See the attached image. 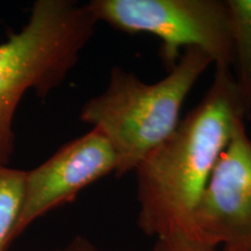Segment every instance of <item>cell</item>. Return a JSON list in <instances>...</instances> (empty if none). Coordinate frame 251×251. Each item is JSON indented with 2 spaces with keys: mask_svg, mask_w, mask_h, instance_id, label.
<instances>
[{
  "mask_svg": "<svg viewBox=\"0 0 251 251\" xmlns=\"http://www.w3.org/2000/svg\"><path fill=\"white\" fill-rule=\"evenodd\" d=\"M194 226L202 249L251 251V137L244 122L216 163Z\"/></svg>",
  "mask_w": 251,
  "mask_h": 251,
  "instance_id": "5",
  "label": "cell"
},
{
  "mask_svg": "<svg viewBox=\"0 0 251 251\" xmlns=\"http://www.w3.org/2000/svg\"><path fill=\"white\" fill-rule=\"evenodd\" d=\"M246 118L233 71L215 67L199 103L135 169L141 231L177 249L205 250L198 240L194 216L220 156Z\"/></svg>",
  "mask_w": 251,
  "mask_h": 251,
  "instance_id": "1",
  "label": "cell"
},
{
  "mask_svg": "<svg viewBox=\"0 0 251 251\" xmlns=\"http://www.w3.org/2000/svg\"><path fill=\"white\" fill-rule=\"evenodd\" d=\"M231 18L235 80L251 114V0H227Z\"/></svg>",
  "mask_w": 251,
  "mask_h": 251,
  "instance_id": "7",
  "label": "cell"
},
{
  "mask_svg": "<svg viewBox=\"0 0 251 251\" xmlns=\"http://www.w3.org/2000/svg\"><path fill=\"white\" fill-rule=\"evenodd\" d=\"M153 251H188V250H180V249H177V248L168 246V244H165V243L156 242L155 247H153ZM203 251H222V250L211 249V250H203Z\"/></svg>",
  "mask_w": 251,
  "mask_h": 251,
  "instance_id": "10",
  "label": "cell"
},
{
  "mask_svg": "<svg viewBox=\"0 0 251 251\" xmlns=\"http://www.w3.org/2000/svg\"><path fill=\"white\" fill-rule=\"evenodd\" d=\"M25 176L26 171L0 165V251L9 249V237L23 206Z\"/></svg>",
  "mask_w": 251,
  "mask_h": 251,
  "instance_id": "8",
  "label": "cell"
},
{
  "mask_svg": "<svg viewBox=\"0 0 251 251\" xmlns=\"http://www.w3.org/2000/svg\"><path fill=\"white\" fill-rule=\"evenodd\" d=\"M117 166V155L107 137L91 128L64 144L45 163L26 171L23 206L8 247L35 220L74 201L84 188L115 174Z\"/></svg>",
  "mask_w": 251,
  "mask_h": 251,
  "instance_id": "6",
  "label": "cell"
},
{
  "mask_svg": "<svg viewBox=\"0 0 251 251\" xmlns=\"http://www.w3.org/2000/svg\"><path fill=\"white\" fill-rule=\"evenodd\" d=\"M98 24L86 4L37 0L26 26L0 43V165L13 155V118L24 94L33 90L45 99L57 89Z\"/></svg>",
  "mask_w": 251,
  "mask_h": 251,
  "instance_id": "3",
  "label": "cell"
},
{
  "mask_svg": "<svg viewBox=\"0 0 251 251\" xmlns=\"http://www.w3.org/2000/svg\"><path fill=\"white\" fill-rule=\"evenodd\" d=\"M48 251H101L92 242H90L86 237L76 236L70 243L65 247L58 248V249H52Z\"/></svg>",
  "mask_w": 251,
  "mask_h": 251,
  "instance_id": "9",
  "label": "cell"
},
{
  "mask_svg": "<svg viewBox=\"0 0 251 251\" xmlns=\"http://www.w3.org/2000/svg\"><path fill=\"white\" fill-rule=\"evenodd\" d=\"M213 61L198 48H187L168 76L156 83L113 67L106 90L87 100L80 120L107 137L118 159L115 175L135 171L170 137L180 122L185 99Z\"/></svg>",
  "mask_w": 251,
  "mask_h": 251,
  "instance_id": "2",
  "label": "cell"
},
{
  "mask_svg": "<svg viewBox=\"0 0 251 251\" xmlns=\"http://www.w3.org/2000/svg\"><path fill=\"white\" fill-rule=\"evenodd\" d=\"M97 21L127 34H149L161 41L159 55L169 71L181 49L198 48L215 67L233 68L234 43L227 0H92Z\"/></svg>",
  "mask_w": 251,
  "mask_h": 251,
  "instance_id": "4",
  "label": "cell"
},
{
  "mask_svg": "<svg viewBox=\"0 0 251 251\" xmlns=\"http://www.w3.org/2000/svg\"><path fill=\"white\" fill-rule=\"evenodd\" d=\"M249 136H250V137H251V131H250V133H249Z\"/></svg>",
  "mask_w": 251,
  "mask_h": 251,
  "instance_id": "11",
  "label": "cell"
}]
</instances>
